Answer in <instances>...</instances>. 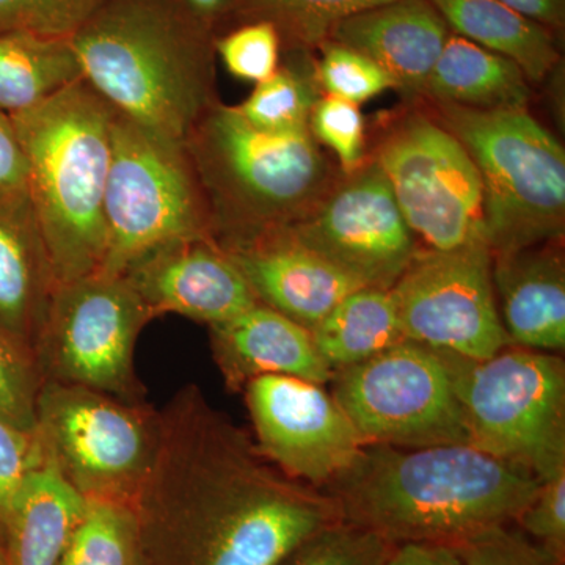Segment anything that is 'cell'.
<instances>
[{"label":"cell","instance_id":"obj_1","mask_svg":"<svg viewBox=\"0 0 565 565\" xmlns=\"http://www.w3.org/2000/svg\"><path fill=\"white\" fill-rule=\"evenodd\" d=\"M159 412L158 451L132 503L141 565H281L341 522L332 498L278 470L199 385Z\"/></svg>","mask_w":565,"mask_h":565},{"label":"cell","instance_id":"obj_2","mask_svg":"<svg viewBox=\"0 0 565 565\" xmlns=\"http://www.w3.org/2000/svg\"><path fill=\"white\" fill-rule=\"evenodd\" d=\"M541 481L468 444L397 448L364 445L323 486L341 522L392 545H456L515 525Z\"/></svg>","mask_w":565,"mask_h":565},{"label":"cell","instance_id":"obj_3","mask_svg":"<svg viewBox=\"0 0 565 565\" xmlns=\"http://www.w3.org/2000/svg\"><path fill=\"white\" fill-rule=\"evenodd\" d=\"M214 39L182 0H106L71 43L82 79L104 102L185 143L217 102Z\"/></svg>","mask_w":565,"mask_h":565},{"label":"cell","instance_id":"obj_4","mask_svg":"<svg viewBox=\"0 0 565 565\" xmlns=\"http://www.w3.org/2000/svg\"><path fill=\"white\" fill-rule=\"evenodd\" d=\"M114 107L84 79L13 115L29 167V199L57 282L99 273Z\"/></svg>","mask_w":565,"mask_h":565},{"label":"cell","instance_id":"obj_5","mask_svg":"<svg viewBox=\"0 0 565 565\" xmlns=\"http://www.w3.org/2000/svg\"><path fill=\"white\" fill-rule=\"evenodd\" d=\"M184 145L210 211L212 237L225 250L291 228L341 177L310 129L263 132L236 107L218 102Z\"/></svg>","mask_w":565,"mask_h":565},{"label":"cell","instance_id":"obj_6","mask_svg":"<svg viewBox=\"0 0 565 565\" xmlns=\"http://www.w3.org/2000/svg\"><path fill=\"white\" fill-rule=\"evenodd\" d=\"M435 120L463 145L481 180L486 239L505 255L563 241L565 151L527 109L434 103Z\"/></svg>","mask_w":565,"mask_h":565},{"label":"cell","instance_id":"obj_7","mask_svg":"<svg viewBox=\"0 0 565 565\" xmlns=\"http://www.w3.org/2000/svg\"><path fill=\"white\" fill-rule=\"evenodd\" d=\"M468 444L544 482L565 468V362L509 345L487 360L444 352Z\"/></svg>","mask_w":565,"mask_h":565},{"label":"cell","instance_id":"obj_8","mask_svg":"<svg viewBox=\"0 0 565 565\" xmlns=\"http://www.w3.org/2000/svg\"><path fill=\"white\" fill-rule=\"evenodd\" d=\"M117 111V110H115ZM106 255L99 273L174 241L212 237L210 211L185 145L115 114L106 199Z\"/></svg>","mask_w":565,"mask_h":565},{"label":"cell","instance_id":"obj_9","mask_svg":"<svg viewBox=\"0 0 565 565\" xmlns=\"http://www.w3.org/2000/svg\"><path fill=\"white\" fill-rule=\"evenodd\" d=\"M35 434L85 500L132 504L158 451L161 412L147 401L43 381Z\"/></svg>","mask_w":565,"mask_h":565},{"label":"cell","instance_id":"obj_10","mask_svg":"<svg viewBox=\"0 0 565 565\" xmlns=\"http://www.w3.org/2000/svg\"><path fill=\"white\" fill-rule=\"evenodd\" d=\"M152 319L122 275L95 273L58 282L35 345L43 381L145 403L134 355Z\"/></svg>","mask_w":565,"mask_h":565},{"label":"cell","instance_id":"obj_11","mask_svg":"<svg viewBox=\"0 0 565 565\" xmlns=\"http://www.w3.org/2000/svg\"><path fill=\"white\" fill-rule=\"evenodd\" d=\"M330 384V393L364 445L468 444L467 423L444 352L403 340L338 371Z\"/></svg>","mask_w":565,"mask_h":565},{"label":"cell","instance_id":"obj_12","mask_svg":"<svg viewBox=\"0 0 565 565\" xmlns=\"http://www.w3.org/2000/svg\"><path fill=\"white\" fill-rule=\"evenodd\" d=\"M373 161L426 250L489 247L478 170L463 145L434 117L412 114L397 121Z\"/></svg>","mask_w":565,"mask_h":565},{"label":"cell","instance_id":"obj_13","mask_svg":"<svg viewBox=\"0 0 565 565\" xmlns=\"http://www.w3.org/2000/svg\"><path fill=\"white\" fill-rule=\"evenodd\" d=\"M390 291L405 340L467 360L512 345L498 313L489 247L424 248Z\"/></svg>","mask_w":565,"mask_h":565},{"label":"cell","instance_id":"obj_14","mask_svg":"<svg viewBox=\"0 0 565 565\" xmlns=\"http://www.w3.org/2000/svg\"><path fill=\"white\" fill-rule=\"evenodd\" d=\"M285 232L363 288L392 289L419 252L374 161L341 174L313 210Z\"/></svg>","mask_w":565,"mask_h":565},{"label":"cell","instance_id":"obj_15","mask_svg":"<svg viewBox=\"0 0 565 565\" xmlns=\"http://www.w3.org/2000/svg\"><path fill=\"white\" fill-rule=\"evenodd\" d=\"M243 392L256 446L294 481L321 490L363 449L351 419L321 384L263 375Z\"/></svg>","mask_w":565,"mask_h":565},{"label":"cell","instance_id":"obj_16","mask_svg":"<svg viewBox=\"0 0 565 565\" xmlns=\"http://www.w3.org/2000/svg\"><path fill=\"white\" fill-rule=\"evenodd\" d=\"M121 275L154 319L178 315L211 327L258 303L232 256L211 237L161 245Z\"/></svg>","mask_w":565,"mask_h":565},{"label":"cell","instance_id":"obj_17","mask_svg":"<svg viewBox=\"0 0 565 565\" xmlns=\"http://www.w3.org/2000/svg\"><path fill=\"white\" fill-rule=\"evenodd\" d=\"M225 252L239 267L259 303L308 330L348 294L363 288L286 232Z\"/></svg>","mask_w":565,"mask_h":565},{"label":"cell","instance_id":"obj_18","mask_svg":"<svg viewBox=\"0 0 565 565\" xmlns=\"http://www.w3.org/2000/svg\"><path fill=\"white\" fill-rule=\"evenodd\" d=\"M451 31L429 0H393L337 22L327 40L362 52L388 73L396 90L423 96Z\"/></svg>","mask_w":565,"mask_h":565},{"label":"cell","instance_id":"obj_19","mask_svg":"<svg viewBox=\"0 0 565 565\" xmlns=\"http://www.w3.org/2000/svg\"><path fill=\"white\" fill-rule=\"evenodd\" d=\"M215 366L230 392L263 375H288L329 384L333 373L322 362L311 332L263 303L210 327Z\"/></svg>","mask_w":565,"mask_h":565},{"label":"cell","instance_id":"obj_20","mask_svg":"<svg viewBox=\"0 0 565 565\" xmlns=\"http://www.w3.org/2000/svg\"><path fill=\"white\" fill-rule=\"evenodd\" d=\"M561 241L492 256L498 313L512 345L565 349V263Z\"/></svg>","mask_w":565,"mask_h":565},{"label":"cell","instance_id":"obj_21","mask_svg":"<svg viewBox=\"0 0 565 565\" xmlns=\"http://www.w3.org/2000/svg\"><path fill=\"white\" fill-rule=\"evenodd\" d=\"M85 508L87 500L41 448L10 509L3 565H57Z\"/></svg>","mask_w":565,"mask_h":565},{"label":"cell","instance_id":"obj_22","mask_svg":"<svg viewBox=\"0 0 565 565\" xmlns=\"http://www.w3.org/2000/svg\"><path fill=\"white\" fill-rule=\"evenodd\" d=\"M57 285L32 204L0 207V323L33 352Z\"/></svg>","mask_w":565,"mask_h":565},{"label":"cell","instance_id":"obj_23","mask_svg":"<svg viewBox=\"0 0 565 565\" xmlns=\"http://www.w3.org/2000/svg\"><path fill=\"white\" fill-rule=\"evenodd\" d=\"M424 98L475 110L527 109L530 81L519 65L451 32Z\"/></svg>","mask_w":565,"mask_h":565},{"label":"cell","instance_id":"obj_24","mask_svg":"<svg viewBox=\"0 0 565 565\" xmlns=\"http://www.w3.org/2000/svg\"><path fill=\"white\" fill-rule=\"evenodd\" d=\"M449 31L503 55L520 66L530 84L542 82L559 65L553 32L498 0H429Z\"/></svg>","mask_w":565,"mask_h":565},{"label":"cell","instance_id":"obj_25","mask_svg":"<svg viewBox=\"0 0 565 565\" xmlns=\"http://www.w3.org/2000/svg\"><path fill=\"white\" fill-rule=\"evenodd\" d=\"M82 81L71 39L0 32V111L31 110Z\"/></svg>","mask_w":565,"mask_h":565},{"label":"cell","instance_id":"obj_26","mask_svg":"<svg viewBox=\"0 0 565 565\" xmlns=\"http://www.w3.org/2000/svg\"><path fill=\"white\" fill-rule=\"evenodd\" d=\"M310 332L316 351L333 374L405 340L392 291L382 288L348 294Z\"/></svg>","mask_w":565,"mask_h":565},{"label":"cell","instance_id":"obj_27","mask_svg":"<svg viewBox=\"0 0 565 565\" xmlns=\"http://www.w3.org/2000/svg\"><path fill=\"white\" fill-rule=\"evenodd\" d=\"M57 565H141L132 504L87 500L79 526Z\"/></svg>","mask_w":565,"mask_h":565},{"label":"cell","instance_id":"obj_28","mask_svg":"<svg viewBox=\"0 0 565 565\" xmlns=\"http://www.w3.org/2000/svg\"><path fill=\"white\" fill-rule=\"evenodd\" d=\"M321 98L316 84L315 66H280L269 79L255 85L243 104L236 107L253 128L269 134L308 131L311 110Z\"/></svg>","mask_w":565,"mask_h":565},{"label":"cell","instance_id":"obj_29","mask_svg":"<svg viewBox=\"0 0 565 565\" xmlns=\"http://www.w3.org/2000/svg\"><path fill=\"white\" fill-rule=\"evenodd\" d=\"M393 0H241L237 20L267 21L294 50L318 47L337 22Z\"/></svg>","mask_w":565,"mask_h":565},{"label":"cell","instance_id":"obj_30","mask_svg":"<svg viewBox=\"0 0 565 565\" xmlns=\"http://www.w3.org/2000/svg\"><path fill=\"white\" fill-rule=\"evenodd\" d=\"M318 47L321 57L315 65L316 84L327 96L360 106L386 90H396L388 73L362 52L333 40H323Z\"/></svg>","mask_w":565,"mask_h":565},{"label":"cell","instance_id":"obj_31","mask_svg":"<svg viewBox=\"0 0 565 565\" xmlns=\"http://www.w3.org/2000/svg\"><path fill=\"white\" fill-rule=\"evenodd\" d=\"M43 375L35 352L0 323V418L35 433Z\"/></svg>","mask_w":565,"mask_h":565},{"label":"cell","instance_id":"obj_32","mask_svg":"<svg viewBox=\"0 0 565 565\" xmlns=\"http://www.w3.org/2000/svg\"><path fill=\"white\" fill-rule=\"evenodd\" d=\"M281 35L267 21H247L214 39L215 57L236 79L259 84L280 68Z\"/></svg>","mask_w":565,"mask_h":565},{"label":"cell","instance_id":"obj_33","mask_svg":"<svg viewBox=\"0 0 565 565\" xmlns=\"http://www.w3.org/2000/svg\"><path fill=\"white\" fill-rule=\"evenodd\" d=\"M106 0H0V32L73 39Z\"/></svg>","mask_w":565,"mask_h":565},{"label":"cell","instance_id":"obj_34","mask_svg":"<svg viewBox=\"0 0 565 565\" xmlns=\"http://www.w3.org/2000/svg\"><path fill=\"white\" fill-rule=\"evenodd\" d=\"M394 546L371 531L340 522L305 542L281 565H384Z\"/></svg>","mask_w":565,"mask_h":565},{"label":"cell","instance_id":"obj_35","mask_svg":"<svg viewBox=\"0 0 565 565\" xmlns=\"http://www.w3.org/2000/svg\"><path fill=\"white\" fill-rule=\"evenodd\" d=\"M308 129L318 143L334 152L341 174L359 172L366 163L364 120L356 104L322 96L311 110Z\"/></svg>","mask_w":565,"mask_h":565},{"label":"cell","instance_id":"obj_36","mask_svg":"<svg viewBox=\"0 0 565 565\" xmlns=\"http://www.w3.org/2000/svg\"><path fill=\"white\" fill-rule=\"evenodd\" d=\"M512 526L493 527L452 546L463 565H563Z\"/></svg>","mask_w":565,"mask_h":565},{"label":"cell","instance_id":"obj_37","mask_svg":"<svg viewBox=\"0 0 565 565\" xmlns=\"http://www.w3.org/2000/svg\"><path fill=\"white\" fill-rule=\"evenodd\" d=\"M515 525L553 559L565 565V468L541 482L534 500Z\"/></svg>","mask_w":565,"mask_h":565},{"label":"cell","instance_id":"obj_38","mask_svg":"<svg viewBox=\"0 0 565 565\" xmlns=\"http://www.w3.org/2000/svg\"><path fill=\"white\" fill-rule=\"evenodd\" d=\"M41 445L35 433L18 429L0 418V564L7 520L25 475L40 459Z\"/></svg>","mask_w":565,"mask_h":565},{"label":"cell","instance_id":"obj_39","mask_svg":"<svg viewBox=\"0 0 565 565\" xmlns=\"http://www.w3.org/2000/svg\"><path fill=\"white\" fill-rule=\"evenodd\" d=\"M31 203L24 148L10 115L0 111V207Z\"/></svg>","mask_w":565,"mask_h":565},{"label":"cell","instance_id":"obj_40","mask_svg":"<svg viewBox=\"0 0 565 565\" xmlns=\"http://www.w3.org/2000/svg\"><path fill=\"white\" fill-rule=\"evenodd\" d=\"M384 565H463L455 546L444 544H401L394 546Z\"/></svg>","mask_w":565,"mask_h":565},{"label":"cell","instance_id":"obj_41","mask_svg":"<svg viewBox=\"0 0 565 565\" xmlns=\"http://www.w3.org/2000/svg\"><path fill=\"white\" fill-rule=\"evenodd\" d=\"M498 2L519 11L523 17L544 25L553 33L563 31L565 0H498Z\"/></svg>","mask_w":565,"mask_h":565},{"label":"cell","instance_id":"obj_42","mask_svg":"<svg viewBox=\"0 0 565 565\" xmlns=\"http://www.w3.org/2000/svg\"><path fill=\"white\" fill-rule=\"evenodd\" d=\"M215 36L225 22L236 20L241 0H182Z\"/></svg>","mask_w":565,"mask_h":565},{"label":"cell","instance_id":"obj_43","mask_svg":"<svg viewBox=\"0 0 565 565\" xmlns=\"http://www.w3.org/2000/svg\"><path fill=\"white\" fill-rule=\"evenodd\" d=\"M0 565H2V564H0Z\"/></svg>","mask_w":565,"mask_h":565}]
</instances>
